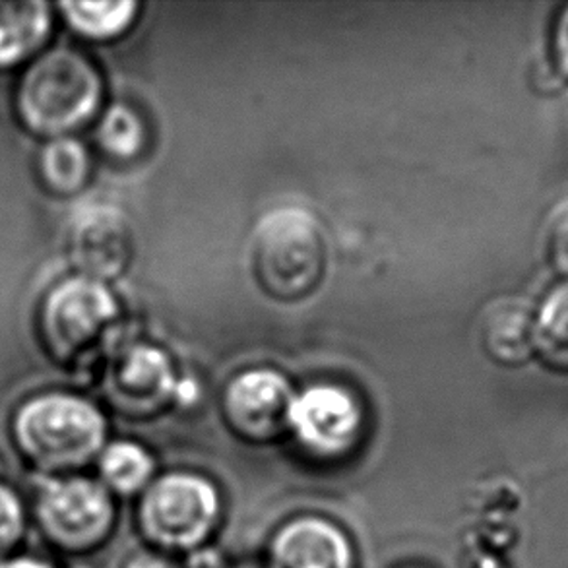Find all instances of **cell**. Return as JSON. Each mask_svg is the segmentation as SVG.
Masks as SVG:
<instances>
[{"label": "cell", "instance_id": "cell-1", "mask_svg": "<svg viewBox=\"0 0 568 568\" xmlns=\"http://www.w3.org/2000/svg\"><path fill=\"white\" fill-rule=\"evenodd\" d=\"M132 503V524L142 547L175 559L214 547L227 516L222 484L194 468L162 469Z\"/></svg>", "mask_w": 568, "mask_h": 568}, {"label": "cell", "instance_id": "cell-2", "mask_svg": "<svg viewBox=\"0 0 568 568\" xmlns=\"http://www.w3.org/2000/svg\"><path fill=\"white\" fill-rule=\"evenodd\" d=\"M20 460L39 477L84 474L109 440L100 407L69 392H45L23 402L10 423Z\"/></svg>", "mask_w": 568, "mask_h": 568}, {"label": "cell", "instance_id": "cell-3", "mask_svg": "<svg viewBox=\"0 0 568 568\" xmlns=\"http://www.w3.org/2000/svg\"><path fill=\"white\" fill-rule=\"evenodd\" d=\"M251 270L268 300L297 305L315 297L328 274L323 225L300 207L264 215L253 233Z\"/></svg>", "mask_w": 568, "mask_h": 568}, {"label": "cell", "instance_id": "cell-4", "mask_svg": "<svg viewBox=\"0 0 568 568\" xmlns=\"http://www.w3.org/2000/svg\"><path fill=\"white\" fill-rule=\"evenodd\" d=\"M103 100V80L85 54L51 49L26 69L16 88V113L28 131L62 139L90 123Z\"/></svg>", "mask_w": 568, "mask_h": 568}, {"label": "cell", "instance_id": "cell-5", "mask_svg": "<svg viewBox=\"0 0 568 568\" xmlns=\"http://www.w3.org/2000/svg\"><path fill=\"white\" fill-rule=\"evenodd\" d=\"M31 524L54 554L84 561L115 538L119 500L88 474L41 479L30 505Z\"/></svg>", "mask_w": 568, "mask_h": 568}, {"label": "cell", "instance_id": "cell-6", "mask_svg": "<svg viewBox=\"0 0 568 568\" xmlns=\"http://www.w3.org/2000/svg\"><path fill=\"white\" fill-rule=\"evenodd\" d=\"M119 323V303L108 284L77 276L54 285L41 305V336L62 367L92 362Z\"/></svg>", "mask_w": 568, "mask_h": 568}, {"label": "cell", "instance_id": "cell-7", "mask_svg": "<svg viewBox=\"0 0 568 568\" xmlns=\"http://www.w3.org/2000/svg\"><path fill=\"white\" fill-rule=\"evenodd\" d=\"M365 415L352 392L321 384L295 394L290 412V433L308 458L336 464L362 445Z\"/></svg>", "mask_w": 568, "mask_h": 568}, {"label": "cell", "instance_id": "cell-8", "mask_svg": "<svg viewBox=\"0 0 568 568\" xmlns=\"http://www.w3.org/2000/svg\"><path fill=\"white\" fill-rule=\"evenodd\" d=\"M179 383L170 355L139 344L124 347L109 362L101 390L116 415L129 422H150L178 402Z\"/></svg>", "mask_w": 568, "mask_h": 568}, {"label": "cell", "instance_id": "cell-9", "mask_svg": "<svg viewBox=\"0 0 568 568\" xmlns=\"http://www.w3.org/2000/svg\"><path fill=\"white\" fill-rule=\"evenodd\" d=\"M262 568H362L354 534L316 510L287 516L270 531Z\"/></svg>", "mask_w": 568, "mask_h": 568}, {"label": "cell", "instance_id": "cell-10", "mask_svg": "<svg viewBox=\"0 0 568 568\" xmlns=\"http://www.w3.org/2000/svg\"><path fill=\"white\" fill-rule=\"evenodd\" d=\"M293 399L292 384L276 371H246L225 386L222 419L245 445H274L290 433Z\"/></svg>", "mask_w": 568, "mask_h": 568}, {"label": "cell", "instance_id": "cell-11", "mask_svg": "<svg viewBox=\"0 0 568 568\" xmlns=\"http://www.w3.org/2000/svg\"><path fill=\"white\" fill-rule=\"evenodd\" d=\"M67 253L78 276L108 284L123 276L134 253L126 217L109 206L90 207L70 227Z\"/></svg>", "mask_w": 568, "mask_h": 568}, {"label": "cell", "instance_id": "cell-12", "mask_svg": "<svg viewBox=\"0 0 568 568\" xmlns=\"http://www.w3.org/2000/svg\"><path fill=\"white\" fill-rule=\"evenodd\" d=\"M485 355L500 367H523L536 357L534 305L518 295L489 303L479 323Z\"/></svg>", "mask_w": 568, "mask_h": 568}, {"label": "cell", "instance_id": "cell-13", "mask_svg": "<svg viewBox=\"0 0 568 568\" xmlns=\"http://www.w3.org/2000/svg\"><path fill=\"white\" fill-rule=\"evenodd\" d=\"M95 479L116 500H136L162 471L155 454L132 438H109L93 464Z\"/></svg>", "mask_w": 568, "mask_h": 568}, {"label": "cell", "instance_id": "cell-14", "mask_svg": "<svg viewBox=\"0 0 568 568\" xmlns=\"http://www.w3.org/2000/svg\"><path fill=\"white\" fill-rule=\"evenodd\" d=\"M51 33V8L41 0L0 2V69L30 59Z\"/></svg>", "mask_w": 568, "mask_h": 568}, {"label": "cell", "instance_id": "cell-15", "mask_svg": "<svg viewBox=\"0 0 568 568\" xmlns=\"http://www.w3.org/2000/svg\"><path fill=\"white\" fill-rule=\"evenodd\" d=\"M536 357L568 375V277H559L534 305Z\"/></svg>", "mask_w": 568, "mask_h": 568}, {"label": "cell", "instance_id": "cell-16", "mask_svg": "<svg viewBox=\"0 0 568 568\" xmlns=\"http://www.w3.org/2000/svg\"><path fill=\"white\" fill-rule=\"evenodd\" d=\"M39 175L49 191L72 196L88 185L92 175V158L77 139L62 136L49 140L39 154Z\"/></svg>", "mask_w": 568, "mask_h": 568}, {"label": "cell", "instance_id": "cell-17", "mask_svg": "<svg viewBox=\"0 0 568 568\" xmlns=\"http://www.w3.org/2000/svg\"><path fill=\"white\" fill-rule=\"evenodd\" d=\"M70 26L84 38L115 39L131 28L139 2L108 0V2H61L59 4Z\"/></svg>", "mask_w": 568, "mask_h": 568}, {"label": "cell", "instance_id": "cell-18", "mask_svg": "<svg viewBox=\"0 0 568 568\" xmlns=\"http://www.w3.org/2000/svg\"><path fill=\"white\" fill-rule=\"evenodd\" d=\"M98 140L109 155L129 160L144 146V124L136 111L126 105H113L101 116Z\"/></svg>", "mask_w": 568, "mask_h": 568}, {"label": "cell", "instance_id": "cell-19", "mask_svg": "<svg viewBox=\"0 0 568 568\" xmlns=\"http://www.w3.org/2000/svg\"><path fill=\"white\" fill-rule=\"evenodd\" d=\"M30 526V505L14 485L0 477V561L20 554Z\"/></svg>", "mask_w": 568, "mask_h": 568}, {"label": "cell", "instance_id": "cell-20", "mask_svg": "<svg viewBox=\"0 0 568 568\" xmlns=\"http://www.w3.org/2000/svg\"><path fill=\"white\" fill-rule=\"evenodd\" d=\"M547 254L555 272L568 277V199L555 207L547 230Z\"/></svg>", "mask_w": 568, "mask_h": 568}, {"label": "cell", "instance_id": "cell-21", "mask_svg": "<svg viewBox=\"0 0 568 568\" xmlns=\"http://www.w3.org/2000/svg\"><path fill=\"white\" fill-rule=\"evenodd\" d=\"M551 57L559 74L568 80V4L555 16L551 28Z\"/></svg>", "mask_w": 568, "mask_h": 568}, {"label": "cell", "instance_id": "cell-22", "mask_svg": "<svg viewBox=\"0 0 568 568\" xmlns=\"http://www.w3.org/2000/svg\"><path fill=\"white\" fill-rule=\"evenodd\" d=\"M119 568H183V559H175L148 547H139L124 557Z\"/></svg>", "mask_w": 568, "mask_h": 568}, {"label": "cell", "instance_id": "cell-23", "mask_svg": "<svg viewBox=\"0 0 568 568\" xmlns=\"http://www.w3.org/2000/svg\"><path fill=\"white\" fill-rule=\"evenodd\" d=\"M0 568H69V565H61V562L51 561V559L38 557V555L18 554L10 559L0 561Z\"/></svg>", "mask_w": 568, "mask_h": 568}, {"label": "cell", "instance_id": "cell-24", "mask_svg": "<svg viewBox=\"0 0 568 568\" xmlns=\"http://www.w3.org/2000/svg\"><path fill=\"white\" fill-rule=\"evenodd\" d=\"M230 568H262L261 562H231Z\"/></svg>", "mask_w": 568, "mask_h": 568}, {"label": "cell", "instance_id": "cell-25", "mask_svg": "<svg viewBox=\"0 0 568 568\" xmlns=\"http://www.w3.org/2000/svg\"><path fill=\"white\" fill-rule=\"evenodd\" d=\"M396 568H433L429 565H423V562H406V565H399Z\"/></svg>", "mask_w": 568, "mask_h": 568}, {"label": "cell", "instance_id": "cell-26", "mask_svg": "<svg viewBox=\"0 0 568 568\" xmlns=\"http://www.w3.org/2000/svg\"><path fill=\"white\" fill-rule=\"evenodd\" d=\"M69 568H93L90 565H85L84 561H70Z\"/></svg>", "mask_w": 568, "mask_h": 568}]
</instances>
